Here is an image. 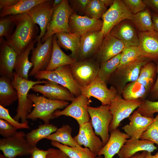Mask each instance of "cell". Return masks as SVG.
Listing matches in <instances>:
<instances>
[{"label": "cell", "instance_id": "e575fe53", "mask_svg": "<svg viewBox=\"0 0 158 158\" xmlns=\"http://www.w3.org/2000/svg\"><path fill=\"white\" fill-rule=\"evenodd\" d=\"M131 20L138 32L154 31L151 12L148 8L143 11L133 14Z\"/></svg>", "mask_w": 158, "mask_h": 158}, {"label": "cell", "instance_id": "ab89813d", "mask_svg": "<svg viewBox=\"0 0 158 158\" xmlns=\"http://www.w3.org/2000/svg\"><path fill=\"white\" fill-rule=\"evenodd\" d=\"M141 56L138 46L125 47L121 52L118 68L133 61Z\"/></svg>", "mask_w": 158, "mask_h": 158}, {"label": "cell", "instance_id": "d6986e66", "mask_svg": "<svg viewBox=\"0 0 158 158\" xmlns=\"http://www.w3.org/2000/svg\"><path fill=\"white\" fill-rule=\"evenodd\" d=\"M18 54L13 48L4 39L0 38V75L12 80Z\"/></svg>", "mask_w": 158, "mask_h": 158}, {"label": "cell", "instance_id": "5b68a950", "mask_svg": "<svg viewBox=\"0 0 158 158\" xmlns=\"http://www.w3.org/2000/svg\"><path fill=\"white\" fill-rule=\"evenodd\" d=\"M34 76L38 80L45 79L61 85L67 88L75 97L81 94L80 87L72 75L70 65L60 66L52 71H40Z\"/></svg>", "mask_w": 158, "mask_h": 158}, {"label": "cell", "instance_id": "6f0895ef", "mask_svg": "<svg viewBox=\"0 0 158 158\" xmlns=\"http://www.w3.org/2000/svg\"><path fill=\"white\" fill-rule=\"evenodd\" d=\"M146 158H158V151L154 155H152L151 152H147Z\"/></svg>", "mask_w": 158, "mask_h": 158}, {"label": "cell", "instance_id": "f5cc1de1", "mask_svg": "<svg viewBox=\"0 0 158 158\" xmlns=\"http://www.w3.org/2000/svg\"><path fill=\"white\" fill-rule=\"evenodd\" d=\"M20 0H0V7L1 9L11 7L16 4Z\"/></svg>", "mask_w": 158, "mask_h": 158}, {"label": "cell", "instance_id": "7a4b0ae2", "mask_svg": "<svg viewBox=\"0 0 158 158\" xmlns=\"http://www.w3.org/2000/svg\"><path fill=\"white\" fill-rule=\"evenodd\" d=\"M13 74L11 84L17 92L18 98L17 113L13 118L18 121L20 119L21 122L24 123L34 107L33 103L28 97L29 91L36 84H44L45 80H31L20 77L14 72Z\"/></svg>", "mask_w": 158, "mask_h": 158}, {"label": "cell", "instance_id": "f6af8a7d", "mask_svg": "<svg viewBox=\"0 0 158 158\" xmlns=\"http://www.w3.org/2000/svg\"><path fill=\"white\" fill-rule=\"evenodd\" d=\"M90 0H69V4L74 13L85 16L87 6ZM79 14L78 15H79Z\"/></svg>", "mask_w": 158, "mask_h": 158}, {"label": "cell", "instance_id": "4dcf8cb0", "mask_svg": "<svg viewBox=\"0 0 158 158\" xmlns=\"http://www.w3.org/2000/svg\"><path fill=\"white\" fill-rule=\"evenodd\" d=\"M58 129L57 126L53 124H44L39 125L38 127L32 130L26 134L25 138L28 144L32 148L36 147L40 140L46 138L55 132Z\"/></svg>", "mask_w": 158, "mask_h": 158}, {"label": "cell", "instance_id": "ffe728a7", "mask_svg": "<svg viewBox=\"0 0 158 158\" xmlns=\"http://www.w3.org/2000/svg\"><path fill=\"white\" fill-rule=\"evenodd\" d=\"M125 47L124 42L109 33L104 37L94 58L100 64L121 53Z\"/></svg>", "mask_w": 158, "mask_h": 158}, {"label": "cell", "instance_id": "7dc6e473", "mask_svg": "<svg viewBox=\"0 0 158 158\" xmlns=\"http://www.w3.org/2000/svg\"><path fill=\"white\" fill-rule=\"evenodd\" d=\"M123 1L133 14L143 11L147 8L143 0H123Z\"/></svg>", "mask_w": 158, "mask_h": 158}, {"label": "cell", "instance_id": "ba28073f", "mask_svg": "<svg viewBox=\"0 0 158 158\" xmlns=\"http://www.w3.org/2000/svg\"><path fill=\"white\" fill-rule=\"evenodd\" d=\"M100 66L94 58L76 61L70 65L72 75L80 87L89 85L96 78Z\"/></svg>", "mask_w": 158, "mask_h": 158}, {"label": "cell", "instance_id": "6125c7cd", "mask_svg": "<svg viewBox=\"0 0 158 158\" xmlns=\"http://www.w3.org/2000/svg\"><path fill=\"white\" fill-rule=\"evenodd\" d=\"M30 158H32L31 157Z\"/></svg>", "mask_w": 158, "mask_h": 158}, {"label": "cell", "instance_id": "680465c9", "mask_svg": "<svg viewBox=\"0 0 158 158\" xmlns=\"http://www.w3.org/2000/svg\"><path fill=\"white\" fill-rule=\"evenodd\" d=\"M62 0H54L53 2V7L54 8V7L60 4Z\"/></svg>", "mask_w": 158, "mask_h": 158}, {"label": "cell", "instance_id": "7402d4cb", "mask_svg": "<svg viewBox=\"0 0 158 158\" xmlns=\"http://www.w3.org/2000/svg\"><path fill=\"white\" fill-rule=\"evenodd\" d=\"M138 46L141 56L152 61L158 60V33L138 32Z\"/></svg>", "mask_w": 158, "mask_h": 158}, {"label": "cell", "instance_id": "681fc988", "mask_svg": "<svg viewBox=\"0 0 158 158\" xmlns=\"http://www.w3.org/2000/svg\"><path fill=\"white\" fill-rule=\"evenodd\" d=\"M48 152V149L44 150L36 147L32 148L30 155L32 158H46Z\"/></svg>", "mask_w": 158, "mask_h": 158}, {"label": "cell", "instance_id": "f1b7e54d", "mask_svg": "<svg viewBox=\"0 0 158 158\" xmlns=\"http://www.w3.org/2000/svg\"><path fill=\"white\" fill-rule=\"evenodd\" d=\"M36 42L37 38L33 40L22 53L18 55L14 72L23 78L28 80L29 70L33 67L32 63L29 61V55Z\"/></svg>", "mask_w": 158, "mask_h": 158}, {"label": "cell", "instance_id": "ac0fdd59", "mask_svg": "<svg viewBox=\"0 0 158 158\" xmlns=\"http://www.w3.org/2000/svg\"><path fill=\"white\" fill-rule=\"evenodd\" d=\"M34 91L41 93L49 99L72 102L75 95L66 88L53 81L45 80L44 85L37 84L31 89Z\"/></svg>", "mask_w": 158, "mask_h": 158}, {"label": "cell", "instance_id": "5bb4252c", "mask_svg": "<svg viewBox=\"0 0 158 158\" xmlns=\"http://www.w3.org/2000/svg\"><path fill=\"white\" fill-rule=\"evenodd\" d=\"M54 1L44 0L27 13L32 22L40 26V32L37 38V41L41 40L47 30L54 10Z\"/></svg>", "mask_w": 158, "mask_h": 158}, {"label": "cell", "instance_id": "9f6ffc18", "mask_svg": "<svg viewBox=\"0 0 158 158\" xmlns=\"http://www.w3.org/2000/svg\"><path fill=\"white\" fill-rule=\"evenodd\" d=\"M105 6L107 7L111 6L113 4L114 0H101Z\"/></svg>", "mask_w": 158, "mask_h": 158}, {"label": "cell", "instance_id": "db71d44e", "mask_svg": "<svg viewBox=\"0 0 158 158\" xmlns=\"http://www.w3.org/2000/svg\"><path fill=\"white\" fill-rule=\"evenodd\" d=\"M151 14L154 30L158 33V15L153 13Z\"/></svg>", "mask_w": 158, "mask_h": 158}, {"label": "cell", "instance_id": "bcb514c9", "mask_svg": "<svg viewBox=\"0 0 158 158\" xmlns=\"http://www.w3.org/2000/svg\"><path fill=\"white\" fill-rule=\"evenodd\" d=\"M17 129L6 121L0 119V134L4 138L14 135L18 132Z\"/></svg>", "mask_w": 158, "mask_h": 158}, {"label": "cell", "instance_id": "836d02e7", "mask_svg": "<svg viewBox=\"0 0 158 158\" xmlns=\"http://www.w3.org/2000/svg\"><path fill=\"white\" fill-rule=\"evenodd\" d=\"M149 91L142 84L136 80L127 84L122 90L121 95L126 100L141 99Z\"/></svg>", "mask_w": 158, "mask_h": 158}, {"label": "cell", "instance_id": "7bdbcfd3", "mask_svg": "<svg viewBox=\"0 0 158 158\" xmlns=\"http://www.w3.org/2000/svg\"><path fill=\"white\" fill-rule=\"evenodd\" d=\"M140 139L151 141L158 146V113L154 117L153 123L143 133Z\"/></svg>", "mask_w": 158, "mask_h": 158}, {"label": "cell", "instance_id": "4fadbf2b", "mask_svg": "<svg viewBox=\"0 0 158 158\" xmlns=\"http://www.w3.org/2000/svg\"><path fill=\"white\" fill-rule=\"evenodd\" d=\"M92 102L89 99L81 94L75 97L71 103L62 110H57L54 113V118L61 116H70L74 118L79 125L90 121L88 107Z\"/></svg>", "mask_w": 158, "mask_h": 158}, {"label": "cell", "instance_id": "6da1fadb", "mask_svg": "<svg viewBox=\"0 0 158 158\" xmlns=\"http://www.w3.org/2000/svg\"><path fill=\"white\" fill-rule=\"evenodd\" d=\"M13 16L16 28L6 41L19 55L37 38L38 30L27 13Z\"/></svg>", "mask_w": 158, "mask_h": 158}, {"label": "cell", "instance_id": "7c38bea8", "mask_svg": "<svg viewBox=\"0 0 158 158\" xmlns=\"http://www.w3.org/2000/svg\"><path fill=\"white\" fill-rule=\"evenodd\" d=\"M142 100L141 99L126 100L121 95H119L109 105V110L112 116V119L109 127V132L117 129L121 122L128 117L141 104Z\"/></svg>", "mask_w": 158, "mask_h": 158}, {"label": "cell", "instance_id": "91938a15", "mask_svg": "<svg viewBox=\"0 0 158 158\" xmlns=\"http://www.w3.org/2000/svg\"><path fill=\"white\" fill-rule=\"evenodd\" d=\"M0 158H8L6 156H5L4 154H0Z\"/></svg>", "mask_w": 158, "mask_h": 158}, {"label": "cell", "instance_id": "f907efd6", "mask_svg": "<svg viewBox=\"0 0 158 158\" xmlns=\"http://www.w3.org/2000/svg\"><path fill=\"white\" fill-rule=\"evenodd\" d=\"M147 7L151 9L154 13L158 15V0H143Z\"/></svg>", "mask_w": 158, "mask_h": 158}, {"label": "cell", "instance_id": "603a6c76", "mask_svg": "<svg viewBox=\"0 0 158 158\" xmlns=\"http://www.w3.org/2000/svg\"><path fill=\"white\" fill-rule=\"evenodd\" d=\"M137 30L131 20H125L115 25L109 33L124 42L126 47L138 46L139 39Z\"/></svg>", "mask_w": 158, "mask_h": 158}, {"label": "cell", "instance_id": "3957f363", "mask_svg": "<svg viewBox=\"0 0 158 158\" xmlns=\"http://www.w3.org/2000/svg\"><path fill=\"white\" fill-rule=\"evenodd\" d=\"M152 61L142 56L128 64L118 68L110 76L107 83L114 87L119 95L128 83L137 80L142 68Z\"/></svg>", "mask_w": 158, "mask_h": 158}, {"label": "cell", "instance_id": "9c48e42d", "mask_svg": "<svg viewBox=\"0 0 158 158\" xmlns=\"http://www.w3.org/2000/svg\"><path fill=\"white\" fill-rule=\"evenodd\" d=\"M82 95L90 99L93 97L103 105H109L119 95L116 88L111 86L108 88L107 83L98 76L90 84L80 87Z\"/></svg>", "mask_w": 158, "mask_h": 158}, {"label": "cell", "instance_id": "d4e9b609", "mask_svg": "<svg viewBox=\"0 0 158 158\" xmlns=\"http://www.w3.org/2000/svg\"><path fill=\"white\" fill-rule=\"evenodd\" d=\"M157 148L151 141L130 138L126 141L117 154L119 158H130L140 151L151 153Z\"/></svg>", "mask_w": 158, "mask_h": 158}, {"label": "cell", "instance_id": "60d3db41", "mask_svg": "<svg viewBox=\"0 0 158 158\" xmlns=\"http://www.w3.org/2000/svg\"><path fill=\"white\" fill-rule=\"evenodd\" d=\"M16 23L12 15L1 17L0 18V37H5L6 39L13 34Z\"/></svg>", "mask_w": 158, "mask_h": 158}, {"label": "cell", "instance_id": "e0dca14e", "mask_svg": "<svg viewBox=\"0 0 158 158\" xmlns=\"http://www.w3.org/2000/svg\"><path fill=\"white\" fill-rule=\"evenodd\" d=\"M73 138L78 145L88 148L97 156L104 146L102 140L93 130L90 121L79 125L78 133Z\"/></svg>", "mask_w": 158, "mask_h": 158}, {"label": "cell", "instance_id": "d590c367", "mask_svg": "<svg viewBox=\"0 0 158 158\" xmlns=\"http://www.w3.org/2000/svg\"><path fill=\"white\" fill-rule=\"evenodd\" d=\"M72 132L71 126L68 124H63L46 139L70 147H75L78 144L72 136Z\"/></svg>", "mask_w": 158, "mask_h": 158}, {"label": "cell", "instance_id": "44dd1931", "mask_svg": "<svg viewBox=\"0 0 158 158\" xmlns=\"http://www.w3.org/2000/svg\"><path fill=\"white\" fill-rule=\"evenodd\" d=\"M69 27L71 33L81 36L89 32L101 30L103 21L100 19L91 18L73 13L70 16Z\"/></svg>", "mask_w": 158, "mask_h": 158}, {"label": "cell", "instance_id": "11a10c76", "mask_svg": "<svg viewBox=\"0 0 158 158\" xmlns=\"http://www.w3.org/2000/svg\"><path fill=\"white\" fill-rule=\"evenodd\" d=\"M147 152L143 151L141 153H137L130 158H146Z\"/></svg>", "mask_w": 158, "mask_h": 158}, {"label": "cell", "instance_id": "b9f144b4", "mask_svg": "<svg viewBox=\"0 0 158 158\" xmlns=\"http://www.w3.org/2000/svg\"><path fill=\"white\" fill-rule=\"evenodd\" d=\"M136 111L143 116L154 118V114L158 113V101L143 100L142 103L138 108Z\"/></svg>", "mask_w": 158, "mask_h": 158}, {"label": "cell", "instance_id": "1f68e13d", "mask_svg": "<svg viewBox=\"0 0 158 158\" xmlns=\"http://www.w3.org/2000/svg\"><path fill=\"white\" fill-rule=\"evenodd\" d=\"M51 144L63 151L69 158H96L97 157L88 148L78 145L71 147L54 141H51Z\"/></svg>", "mask_w": 158, "mask_h": 158}, {"label": "cell", "instance_id": "f35d334b", "mask_svg": "<svg viewBox=\"0 0 158 158\" xmlns=\"http://www.w3.org/2000/svg\"><path fill=\"white\" fill-rule=\"evenodd\" d=\"M107 7L101 0H90L85 16L91 18L100 19L107 11Z\"/></svg>", "mask_w": 158, "mask_h": 158}, {"label": "cell", "instance_id": "cb8c5ba5", "mask_svg": "<svg viewBox=\"0 0 158 158\" xmlns=\"http://www.w3.org/2000/svg\"><path fill=\"white\" fill-rule=\"evenodd\" d=\"M129 124L123 126V129L130 139H140L143 133L150 126L154 118H149L142 115L136 110L128 117Z\"/></svg>", "mask_w": 158, "mask_h": 158}, {"label": "cell", "instance_id": "52a82bcc", "mask_svg": "<svg viewBox=\"0 0 158 158\" xmlns=\"http://www.w3.org/2000/svg\"><path fill=\"white\" fill-rule=\"evenodd\" d=\"M88 110L95 132L100 136L104 146L109 138V128L112 119L109 105H102L98 107L89 106Z\"/></svg>", "mask_w": 158, "mask_h": 158}, {"label": "cell", "instance_id": "83f0119b", "mask_svg": "<svg viewBox=\"0 0 158 158\" xmlns=\"http://www.w3.org/2000/svg\"><path fill=\"white\" fill-rule=\"evenodd\" d=\"M76 61L62 50L57 43L56 36L54 35L51 56L49 64L45 70L53 71L60 66L71 65Z\"/></svg>", "mask_w": 158, "mask_h": 158}, {"label": "cell", "instance_id": "d6a6232c", "mask_svg": "<svg viewBox=\"0 0 158 158\" xmlns=\"http://www.w3.org/2000/svg\"><path fill=\"white\" fill-rule=\"evenodd\" d=\"M44 0H20L16 4L11 7L1 9V17L8 15H16L27 13L32 8Z\"/></svg>", "mask_w": 158, "mask_h": 158}, {"label": "cell", "instance_id": "8992f818", "mask_svg": "<svg viewBox=\"0 0 158 158\" xmlns=\"http://www.w3.org/2000/svg\"><path fill=\"white\" fill-rule=\"evenodd\" d=\"M73 13L68 0H62L60 4L54 7L47 30L41 40V42L43 43L57 33L71 32L69 21L70 16Z\"/></svg>", "mask_w": 158, "mask_h": 158}, {"label": "cell", "instance_id": "ee69618b", "mask_svg": "<svg viewBox=\"0 0 158 158\" xmlns=\"http://www.w3.org/2000/svg\"><path fill=\"white\" fill-rule=\"evenodd\" d=\"M0 119L4 120L14 126L17 129L30 128L28 124V121L24 123H20L13 118L10 115L8 110L0 105Z\"/></svg>", "mask_w": 158, "mask_h": 158}, {"label": "cell", "instance_id": "277c9868", "mask_svg": "<svg viewBox=\"0 0 158 158\" xmlns=\"http://www.w3.org/2000/svg\"><path fill=\"white\" fill-rule=\"evenodd\" d=\"M28 97L33 103L34 108L27 119L35 121L39 118L44 124H49L50 120L54 119L53 115L55 111L66 107L69 104L67 101L50 99L35 94H28Z\"/></svg>", "mask_w": 158, "mask_h": 158}, {"label": "cell", "instance_id": "816d5d0a", "mask_svg": "<svg viewBox=\"0 0 158 158\" xmlns=\"http://www.w3.org/2000/svg\"><path fill=\"white\" fill-rule=\"evenodd\" d=\"M157 78L150 92L151 97L153 99H158V63L157 66Z\"/></svg>", "mask_w": 158, "mask_h": 158}, {"label": "cell", "instance_id": "484cf974", "mask_svg": "<svg viewBox=\"0 0 158 158\" xmlns=\"http://www.w3.org/2000/svg\"><path fill=\"white\" fill-rule=\"evenodd\" d=\"M130 137L118 129L110 132L108 141L98 153V156L104 155V158H112L119 151Z\"/></svg>", "mask_w": 158, "mask_h": 158}, {"label": "cell", "instance_id": "9a60e30c", "mask_svg": "<svg viewBox=\"0 0 158 158\" xmlns=\"http://www.w3.org/2000/svg\"><path fill=\"white\" fill-rule=\"evenodd\" d=\"M53 36L42 43L41 40L37 41V47L32 50L30 62L33 68L29 75L34 76L38 71L46 70L50 61L52 49Z\"/></svg>", "mask_w": 158, "mask_h": 158}, {"label": "cell", "instance_id": "f546056e", "mask_svg": "<svg viewBox=\"0 0 158 158\" xmlns=\"http://www.w3.org/2000/svg\"><path fill=\"white\" fill-rule=\"evenodd\" d=\"M11 81L6 77L0 78V105L5 107L18 100L17 92L12 85Z\"/></svg>", "mask_w": 158, "mask_h": 158}, {"label": "cell", "instance_id": "94428289", "mask_svg": "<svg viewBox=\"0 0 158 158\" xmlns=\"http://www.w3.org/2000/svg\"><path fill=\"white\" fill-rule=\"evenodd\" d=\"M96 158H104V157H103L102 155H98L97 156Z\"/></svg>", "mask_w": 158, "mask_h": 158}, {"label": "cell", "instance_id": "2e32d148", "mask_svg": "<svg viewBox=\"0 0 158 158\" xmlns=\"http://www.w3.org/2000/svg\"><path fill=\"white\" fill-rule=\"evenodd\" d=\"M104 37L101 30L93 31L81 36L78 60L94 58Z\"/></svg>", "mask_w": 158, "mask_h": 158}, {"label": "cell", "instance_id": "8d00e7d4", "mask_svg": "<svg viewBox=\"0 0 158 158\" xmlns=\"http://www.w3.org/2000/svg\"><path fill=\"white\" fill-rule=\"evenodd\" d=\"M121 56V53L100 64L98 76L106 83L111 75L118 68Z\"/></svg>", "mask_w": 158, "mask_h": 158}, {"label": "cell", "instance_id": "4316f807", "mask_svg": "<svg viewBox=\"0 0 158 158\" xmlns=\"http://www.w3.org/2000/svg\"><path fill=\"white\" fill-rule=\"evenodd\" d=\"M55 35L59 46L66 50H70L71 52L70 56L78 61L81 36L71 32H59Z\"/></svg>", "mask_w": 158, "mask_h": 158}, {"label": "cell", "instance_id": "8fae6325", "mask_svg": "<svg viewBox=\"0 0 158 158\" xmlns=\"http://www.w3.org/2000/svg\"><path fill=\"white\" fill-rule=\"evenodd\" d=\"M133 15L123 0H114L102 17L103 25L101 31L104 37L121 22L125 20H131Z\"/></svg>", "mask_w": 158, "mask_h": 158}, {"label": "cell", "instance_id": "c3c4849f", "mask_svg": "<svg viewBox=\"0 0 158 158\" xmlns=\"http://www.w3.org/2000/svg\"><path fill=\"white\" fill-rule=\"evenodd\" d=\"M46 158H69L67 155L59 149L49 148Z\"/></svg>", "mask_w": 158, "mask_h": 158}, {"label": "cell", "instance_id": "30bf717a", "mask_svg": "<svg viewBox=\"0 0 158 158\" xmlns=\"http://www.w3.org/2000/svg\"><path fill=\"white\" fill-rule=\"evenodd\" d=\"M26 134L20 131L14 135L0 139V150L8 158L30 155L32 148L25 138Z\"/></svg>", "mask_w": 158, "mask_h": 158}, {"label": "cell", "instance_id": "74e56055", "mask_svg": "<svg viewBox=\"0 0 158 158\" xmlns=\"http://www.w3.org/2000/svg\"><path fill=\"white\" fill-rule=\"evenodd\" d=\"M156 72L157 66L154 62L151 61L142 68L137 80L149 90L153 83Z\"/></svg>", "mask_w": 158, "mask_h": 158}]
</instances>
